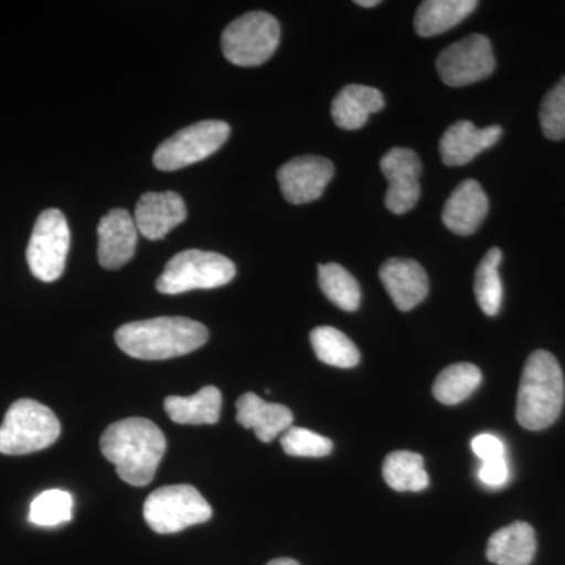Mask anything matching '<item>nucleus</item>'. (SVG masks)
<instances>
[{"instance_id":"6","label":"nucleus","mask_w":565,"mask_h":565,"mask_svg":"<svg viewBox=\"0 0 565 565\" xmlns=\"http://www.w3.org/2000/svg\"><path fill=\"white\" fill-rule=\"evenodd\" d=\"M143 516L154 533L174 534L207 522L212 508L195 487L167 486L147 498Z\"/></svg>"},{"instance_id":"17","label":"nucleus","mask_w":565,"mask_h":565,"mask_svg":"<svg viewBox=\"0 0 565 565\" xmlns=\"http://www.w3.org/2000/svg\"><path fill=\"white\" fill-rule=\"evenodd\" d=\"M489 214V199L478 181L465 180L449 195L445 203L444 221L449 232L459 236H470L478 232L479 226Z\"/></svg>"},{"instance_id":"16","label":"nucleus","mask_w":565,"mask_h":565,"mask_svg":"<svg viewBox=\"0 0 565 565\" xmlns=\"http://www.w3.org/2000/svg\"><path fill=\"white\" fill-rule=\"evenodd\" d=\"M501 136L503 128L498 125L481 129L468 120L457 121L446 129L438 145L441 161L448 167L465 166L482 151L492 148Z\"/></svg>"},{"instance_id":"15","label":"nucleus","mask_w":565,"mask_h":565,"mask_svg":"<svg viewBox=\"0 0 565 565\" xmlns=\"http://www.w3.org/2000/svg\"><path fill=\"white\" fill-rule=\"evenodd\" d=\"M379 277L397 310L411 311L429 294V278L414 259L390 258L382 264Z\"/></svg>"},{"instance_id":"12","label":"nucleus","mask_w":565,"mask_h":565,"mask_svg":"<svg viewBox=\"0 0 565 565\" xmlns=\"http://www.w3.org/2000/svg\"><path fill=\"white\" fill-rule=\"evenodd\" d=\"M334 174L333 163L321 156H300L280 167L277 173L282 196L291 204L321 199Z\"/></svg>"},{"instance_id":"22","label":"nucleus","mask_w":565,"mask_h":565,"mask_svg":"<svg viewBox=\"0 0 565 565\" xmlns=\"http://www.w3.org/2000/svg\"><path fill=\"white\" fill-rule=\"evenodd\" d=\"M167 415L178 424H215L221 419L222 393L215 386H204L193 396H169L163 403Z\"/></svg>"},{"instance_id":"1","label":"nucleus","mask_w":565,"mask_h":565,"mask_svg":"<svg viewBox=\"0 0 565 565\" xmlns=\"http://www.w3.org/2000/svg\"><path fill=\"white\" fill-rule=\"evenodd\" d=\"M166 435L150 419L128 418L110 424L102 437L103 456L126 484H150L166 455Z\"/></svg>"},{"instance_id":"8","label":"nucleus","mask_w":565,"mask_h":565,"mask_svg":"<svg viewBox=\"0 0 565 565\" xmlns=\"http://www.w3.org/2000/svg\"><path fill=\"white\" fill-rule=\"evenodd\" d=\"M232 128L221 120H206L195 122L181 129L166 141L159 145L154 152L156 169L163 172L184 169L204 159L210 158L215 151L221 150L228 140Z\"/></svg>"},{"instance_id":"34","label":"nucleus","mask_w":565,"mask_h":565,"mask_svg":"<svg viewBox=\"0 0 565 565\" xmlns=\"http://www.w3.org/2000/svg\"><path fill=\"white\" fill-rule=\"evenodd\" d=\"M267 565H300L297 561L289 559V557H280V559L270 561Z\"/></svg>"},{"instance_id":"13","label":"nucleus","mask_w":565,"mask_h":565,"mask_svg":"<svg viewBox=\"0 0 565 565\" xmlns=\"http://www.w3.org/2000/svg\"><path fill=\"white\" fill-rule=\"evenodd\" d=\"M188 217V207L180 193L148 192L136 206L137 232L150 241L163 239Z\"/></svg>"},{"instance_id":"31","label":"nucleus","mask_w":565,"mask_h":565,"mask_svg":"<svg viewBox=\"0 0 565 565\" xmlns=\"http://www.w3.org/2000/svg\"><path fill=\"white\" fill-rule=\"evenodd\" d=\"M471 448H473L475 455L478 456L482 462L503 459V457H505V446L503 440L493 434L478 435V437L471 441Z\"/></svg>"},{"instance_id":"9","label":"nucleus","mask_w":565,"mask_h":565,"mask_svg":"<svg viewBox=\"0 0 565 565\" xmlns=\"http://www.w3.org/2000/svg\"><path fill=\"white\" fill-rule=\"evenodd\" d=\"M70 243V226L63 212H41L28 247V263L33 277L44 282L58 280L65 270Z\"/></svg>"},{"instance_id":"29","label":"nucleus","mask_w":565,"mask_h":565,"mask_svg":"<svg viewBox=\"0 0 565 565\" xmlns=\"http://www.w3.org/2000/svg\"><path fill=\"white\" fill-rule=\"evenodd\" d=\"M282 451L292 457H327L332 452L333 444L322 435L313 430L303 429V427H289L281 435Z\"/></svg>"},{"instance_id":"4","label":"nucleus","mask_w":565,"mask_h":565,"mask_svg":"<svg viewBox=\"0 0 565 565\" xmlns=\"http://www.w3.org/2000/svg\"><path fill=\"white\" fill-rule=\"evenodd\" d=\"M57 416L46 405L33 399L11 404L0 426V452L24 456L50 448L61 437Z\"/></svg>"},{"instance_id":"33","label":"nucleus","mask_w":565,"mask_h":565,"mask_svg":"<svg viewBox=\"0 0 565 565\" xmlns=\"http://www.w3.org/2000/svg\"><path fill=\"white\" fill-rule=\"evenodd\" d=\"M355 3L364 9H373V7L381 6V0H356Z\"/></svg>"},{"instance_id":"30","label":"nucleus","mask_w":565,"mask_h":565,"mask_svg":"<svg viewBox=\"0 0 565 565\" xmlns=\"http://www.w3.org/2000/svg\"><path fill=\"white\" fill-rule=\"evenodd\" d=\"M539 117L546 139H565V76L546 93Z\"/></svg>"},{"instance_id":"2","label":"nucleus","mask_w":565,"mask_h":565,"mask_svg":"<svg viewBox=\"0 0 565 565\" xmlns=\"http://www.w3.org/2000/svg\"><path fill=\"white\" fill-rule=\"evenodd\" d=\"M210 332L188 318H156L129 322L115 333V343L137 360H169L206 344Z\"/></svg>"},{"instance_id":"25","label":"nucleus","mask_w":565,"mask_h":565,"mask_svg":"<svg viewBox=\"0 0 565 565\" xmlns=\"http://www.w3.org/2000/svg\"><path fill=\"white\" fill-rule=\"evenodd\" d=\"M503 252L498 247L490 248L482 262L476 267L475 294L479 307L487 316L500 313L503 305V281L500 277V264Z\"/></svg>"},{"instance_id":"23","label":"nucleus","mask_w":565,"mask_h":565,"mask_svg":"<svg viewBox=\"0 0 565 565\" xmlns=\"http://www.w3.org/2000/svg\"><path fill=\"white\" fill-rule=\"evenodd\" d=\"M382 475L396 492H422L429 487V475L418 452L394 451L386 456Z\"/></svg>"},{"instance_id":"20","label":"nucleus","mask_w":565,"mask_h":565,"mask_svg":"<svg viewBox=\"0 0 565 565\" xmlns=\"http://www.w3.org/2000/svg\"><path fill=\"white\" fill-rule=\"evenodd\" d=\"M537 550L534 527L515 522L490 535L486 556L497 565H530Z\"/></svg>"},{"instance_id":"3","label":"nucleus","mask_w":565,"mask_h":565,"mask_svg":"<svg viewBox=\"0 0 565 565\" xmlns=\"http://www.w3.org/2000/svg\"><path fill=\"white\" fill-rule=\"evenodd\" d=\"M564 374L552 353L535 351L527 356L516 394V422L527 430L552 426L563 412Z\"/></svg>"},{"instance_id":"24","label":"nucleus","mask_w":565,"mask_h":565,"mask_svg":"<svg viewBox=\"0 0 565 565\" xmlns=\"http://www.w3.org/2000/svg\"><path fill=\"white\" fill-rule=\"evenodd\" d=\"M481 382L482 373L476 364H451L435 379L434 397L445 405L460 404L479 388Z\"/></svg>"},{"instance_id":"32","label":"nucleus","mask_w":565,"mask_h":565,"mask_svg":"<svg viewBox=\"0 0 565 565\" xmlns=\"http://www.w3.org/2000/svg\"><path fill=\"white\" fill-rule=\"evenodd\" d=\"M479 479L489 487H503L509 479V465L505 457L482 462L479 468Z\"/></svg>"},{"instance_id":"19","label":"nucleus","mask_w":565,"mask_h":565,"mask_svg":"<svg viewBox=\"0 0 565 565\" xmlns=\"http://www.w3.org/2000/svg\"><path fill=\"white\" fill-rule=\"evenodd\" d=\"M384 95L377 88L352 84L334 96L332 118L338 128L356 131L363 128L367 118L384 109Z\"/></svg>"},{"instance_id":"7","label":"nucleus","mask_w":565,"mask_h":565,"mask_svg":"<svg viewBox=\"0 0 565 565\" xmlns=\"http://www.w3.org/2000/svg\"><path fill=\"white\" fill-rule=\"evenodd\" d=\"M280 43V24L266 11H252L234 20L222 33L226 61L237 66H259L269 61Z\"/></svg>"},{"instance_id":"21","label":"nucleus","mask_w":565,"mask_h":565,"mask_svg":"<svg viewBox=\"0 0 565 565\" xmlns=\"http://www.w3.org/2000/svg\"><path fill=\"white\" fill-rule=\"evenodd\" d=\"M476 9V0H426L416 11L415 31L424 39L440 35L467 20Z\"/></svg>"},{"instance_id":"27","label":"nucleus","mask_w":565,"mask_h":565,"mask_svg":"<svg viewBox=\"0 0 565 565\" xmlns=\"http://www.w3.org/2000/svg\"><path fill=\"white\" fill-rule=\"evenodd\" d=\"M319 286L330 302L344 311H355L362 302L359 281L337 263L319 266Z\"/></svg>"},{"instance_id":"28","label":"nucleus","mask_w":565,"mask_h":565,"mask_svg":"<svg viewBox=\"0 0 565 565\" xmlns=\"http://www.w3.org/2000/svg\"><path fill=\"white\" fill-rule=\"evenodd\" d=\"M73 497L65 490H46L32 501L29 520L36 526H58L73 520Z\"/></svg>"},{"instance_id":"5","label":"nucleus","mask_w":565,"mask_h":565,"mask_svg":"<svg viewBox=\"0 0 565 565\" xmlns=\"http://www.w3.org/2000/svg\"><path fill=\"white\" fill-rule=\"evenodd\" d=\"M236 277V266L226 256L214 252L185 250L167 263L156 288L166 296L214 289L228 285Z\"/></svg>"},{"instance_id":"10","label":"nucleus","mask_w":565,"mask_h":565,"mask_svg":"<svg viewBox=\"0 0 565 565\" xmlns=\"http://www.w3.org/2000/svg\"><path fill=\"white\" fill-rule=\"evenodd\" d=\"M494 66L492 43L479 33L446 47L437 58L438 76L449 87H465L484 81L493 73Z\"/></svg>"},{"instance_id":"11","label":"nucleus","mask_w":565,"mask_h":565,"mask_svg":"<svg viewBox=\"0 0 565 565\" xmlns=\"http://www.w3.org/2000/svg\"><path fill=\"white\" fill-rule=\"evenodd\" d=\"M381 170L388 181L386 210L397 215L414 210L422 195L419 174L423 166L419 156L408 148H392L382 158Z\"/></svg>"},{"instance_id":"26","label":"nucleus","mask_w":565,"mask_h":565,"mask_svg":"<svg viewBox=\"0 0 565 565\" xmlns=\"http://www.w3.org/2000/svg\"><path fill=\"white\" fill-rule=\"evenodd\" d=\"M316 356L330 366L351 370L360 363V351L343 332L333 327H318L310 334Z\"/></svg>"},{"instance_id":"14","label":"nucleus","mask_w":565,"mask_h":565,"mask_svg":"<svg viewBox=\"0 0 565 565\" xmlns=\"http://www.w3.org/2000/svg\"><path fill=\"white\" fill-rule=\"evenodd\" d=\"M139 232L126 210L107 212L98 225V259L104 269H120L136 253Z\"/></svg>"},{"instance_id":"18","label":"nucleus","mask_w":565,"mask_h":565,"mask_svg":"<svg viewBox=\"0 0 565 565\" xmlns=\"http://www.w3.org/2000/svg\"><path fill=\"white\" fill-rule=\"evenodd\" d=\"M236 419L245 429L255 430L258 440L264 444L275 440L292 426L294 416L285 405L273 404L256 396L255 393H245L237 399Z\"/></svg>"}]
</instances>
